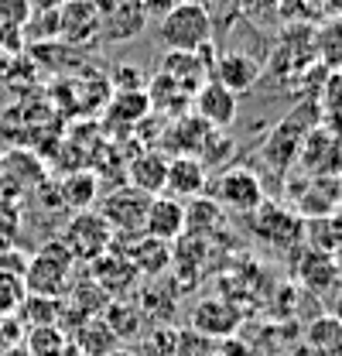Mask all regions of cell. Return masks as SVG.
Returning <instances> with one entry per match:
<instances>
[{
	"label": "cell",
	"mask_w": 342,
	"mask_h": 356,
	"mask_svg": "<svg viewBox=\"0 0 342 356\" xmlns=\"http://www.w3.org/2000/svg\"><path fill=\"white\" fill-rule=\"evenodd\" d=\"M21 346L28 356H62L69 350V336L62 332V325H35L28 329V339H21Z\"/></svg>",
	"instance_id": "obj_22"
},
{
	"label": "cell",
	"mask_w": 342,
	"mask_h": 356,
	"mask_svg": "<svg viewBox=\"0 0 342 356\" xmlns=\"http://www.w3.org/2000/svg\"><path fill=\"white\" fill-rule=\"evenodd\" d=\"M315 55L329 72H342V17L322 21L315 31Z\"/></svg>",
	"instance_id": "obj_20"
},
{
	"label": "cell",
	"mask_w": 342,
	"mask_h": 356,
	"mask_svg": "<svg viewBox=\"0 0 342 356\" xmlns=\"http://www.w3.org/2000/svg\"><path fill=\"white\" fill-rule=\"evenodd\" d=\"M21 339H24V336L17 332V322H14V318H0V356L7 353L10 346H17Z\"/></svg>",
	"instance_id": "obj_26"
},
{
	"label": "cell",
	"mask_w": 342,
	"mask_h": 356,
	"mask_svg": "<svg viewBox=\"0 0 342 356\" xmlns=\"http://www.w3.org/2000/svg\"><path fill=\"white\" fill-rule=\"evenodd\" d=\"M336 192H339L336 199H339V202H342V172H339V181H336Z\"/></svg>",
	"instance_id": "obj_33"
},
{
	"label": "cell",
	"mask_w": 342,
	"mask_h": 356,
	"mask_svg": "<svg viewBox=\"0 0 342 356\" xmlns=\"http://www.w3.org/2000/svg\"><path fill=\"white\" fill-rule=\"evenodd\" d=\"M58 240L65 243V250L76 257V264H92L96 257H103L110 247H113V233L106 220L99 213H72V220L62 226Z\"/></svg>",
	"instance_id": "obj_4"
},
{
	"label": "cell",
	"mask_w": 342,
	"mask_h": 356,
	"mask_svg": "<svg viewBox=\"0 0 342 356\" xmlns=\"http://www.w3.org/2000/svg\"><path fill=\"white\" fill-rule=\"evenodd\" d=\"M209 199L219 202L222 209H229V213H243V216H254L256 209L267 202V199H263V181H260V175L250 172V168H243V165L226 168L222 175L215 178Z\"/></svg>",
	"instance_id": "obj_6"
},
{
	"label": "cell",
	"mask_w": 342,
	"mask_h": 356,
	"mask_svg": "<svg viewBox=\"0 0 342 356\" xmlns=\"http://www.w3.org/2000/svg\"><path fill=\"white\" fill-rule=\"evenodd\" d=\"M3 356H28V350H24V346L17 343V346H10V350H7V353H3Z\"/></svg>",
	"instance_id": "obj_30"
},
{
	"label": "cell",
	"mask_w": 342,
	"mask_h": 356,
	"mask_svg": "<svg viewBox=\"0 0 342 356\" xmlns=\"http://www.w3.org/2000/svg\"><path fill=\"white\" fill-rule=\"evenodd\" d=\"M151 199L147 192L133 188V185H120L113 192H106V199L99 202V216L106 220L110 233L130 240V236H144V222H147V209H151Z\"/></svg>",
	"instance_id": "obj_3"
},
{
	"label": "cell",
	"mask_w": 342,
	"mask_h": 356,
	"mask_svg": "<svg viewBox=\"0 0 342 356\" xmlns=\"http://www.w3.org/2000/svg\"><path fill=\"white\" fill-rule=\"evenodd\" d=\"M69 343L86 356H110L113 350H120V336L113 332V325H110L103 315L86 318L83 325H79V332H76Z\"/></svg>",
	"instance_id": "obj_17"
},
{
	"label": "cell",
	"mask_w": 342,
	"mask_h": 356,
	"mask_svg": "<svg viewBox=\"0 0 342 356\" xmlns=\"http://www.w3.org/2000/svg\"><path fill=\"white\" fill-rule=\"evenodd\" d=\"M58 35L69 44L99 42L96 3H92V0H65V3L58 7Z\"/></svg>",
	"instance_id": "obj_13"
},
{
	"label": "cell",
	"mask_w": 342,
	"mask_h": 356,
	"mask_svg": "<svg viewBox=\"0 0 342 356\" xmlns=\"http://www.w3.org/2000/svg\"><path fill=\"white\" fill-rule=\"evenodd\" d=\"M76 257L65 250L62 240L44 243L24 261V288L28 295H44V298H65L72 281H76Z\"/></svg>",
	"instance_id": "obj_1"
},
{
	"label": "cell",
	"mask_w": 342,
	"mask_h": 356,
	"mask_svg": "<svg viewBox=\"0 0 342 356\" xmlns=\"http://www.w3.org/2000/svg\"><path fill=\"white\" fill-rule=\"evenodd\" d=\"M178 3H185V0H144V7H147V14H151V17L168 14L171 7H178Z\"/></svg>",
	"instance_id": "obj_28"
},
{
	"label": "cell",
	"mask_w": 342,
	"mask_h": 356,
	"mask_svg": "<svg viewBox=\"0 0 342 356\" xmlns=\"http://www.w3.org/2000/svg\"><path fill=\"white\" fill-rule=\"evenodd\" d=\"M254 236L263 240V243H270L274 250H288V247H295L304 236L301 213H291V209L274 206V202H263L254 213Z\"/></svg>",
	"instance_id": "obj_7"
},
{
	"label": "cell",
	"mask_w": 342,
	"mask_h": 356,
	"mask_svg": "<svg viewBox=\"0 0 342 356\" xmlns=\"http://www.w3.org/2000/svg\"><path fill=\"white\" fill-rule=\"evenodd\" d=\"M215 356H222V353H215Z\"/></svg>",
	"instance_id": "obj_34"
},
{
	"label": "cell",
	"mask_w": 342,
	"mask_h": 356,
	"mask_svg": "<svg viewBox=\"0 0 342 356\" xmlns=\"http://www.w3.org/2000/svg\"><path fill=\"white\" fill-rule=\"evenodd\" d=\"M304 339L318 356H342V322L336 315H322L308 325Z\"/></svg>",
	"instance_id": "obj_21"
},
{
	"label": "cell",
	"mask_w": 342,
	"mask_h": 356,
	"mask_svg": "<svg viewBox=\"0 0 342 356\" xmlns=\"http://www.w3.org/2000/svg\"><path fill=\"white\" fill-rule=\"evenodd\" d=\"M298 161L315 175H339L342 172V131H315L301 140Z\"/></svg>",
	"instance_id": "obj_11"
},
{
	"label": "cell",
	"mask_w": 342,
	"mask_h": 356,
	"mask_svg": "<svg viewBox=\"0 0 342 356\" xmlns=\"http://www.w3.org/2000/svg\"><path fill=\"white\" fill-rule=\"evenodd\" d=\"M195 117L199 120H206L213 131H226V127H233L236 124V117H240V96L233 92V89H226L222 83H202L199 92H195Z\"/></svg>",
	"instance_id": "obj_8"
},
{
	"label": "cell",
	"mask_w": 342,
	"mask_h": 356,
	"mask_svg": "<svg viewBox=\"0 0 342 356\" xmlns=\"http://www.w3.org/2000/svg\"><path fill=\"white\" fill-rule=\"evenodd\" d=\"M127 261L137 274H161L171 264V247L154 236H133V250H127Z\"/></svg>",
	"instance_id": "obj_19"
},
{
	"label": "cell",
	"mask_w": 342,
	"mask_h": 356,
	"mask_svg": "<svg viewBox=\"0 0 342 356\" xmlns=\"http://www.w3.org/2000/svg\"><path fill=\"white\" fill-rule=\"evenodd\" d=\"M42 181H44V168L38 165V158L21 154V151L0 154V199L28 195V192L38 188Z\"/></svg>",
	"instance_id": "obj_9"
},
{
	"label": "cell",
	"mask_w": 342,
	"mask_h": 356,
	"mask_svg": "<svg viewBox=\"0 0 342 356\" xmlns=\"http://www.w3.org/2000/svg\"><path fill=\"white\" fill-rule=\"evenodd\" d=\"M62 356H86V353H79V350H76V346L69 343V350H65V353H62Z\"/></svg>",
	"instance_id": "obj_32"
},
{
	"label": "cell",
	"mask_w": 342,
	"mask_h": 356,
	"mask_svg": "<svg viewBox=\"0 0 342 356\" xmlns=\"http://www.w3.org/2000/svg\"><path fill=\"white\" fill-rule=\"evenodd\" d=\"M260 72H263V65L256 58H250L247 51H222V55H215L209 79L222 83L226 89H233L240 96V92H247L260 79Z\"/></svg>",
	"instance_id": "obj_14"
},
{
	"label": "cell",
	"mask_w": 342,
	"mask_h": 356,
	"mask_svg": "<svg viewBox=\"0 0 342 356\" xmlns=\"http://www.w3.org/2000/svg\"><path fill=\"white\" fill-rule=\"evenodd\" d=\"M219 353V343L202 336L199 329H178L174 336V356H215Z\"/></svg>",
	"instance_id": "obj_25"
},
{
	"label": "cell",
	"mask_w": 342,
	"mask_h": 356,
	"mask_svg": "<svg viewBox=\"0 0 342 356\" xmlns=\"http://www.w3.org/2000/svg\"><path fill=\"white\" fill-rule=\"evenodd\" d=\"M110 356H140V353H130V350H124V346H120V350H113Z\"/></svg>",
	"instance_id": "obj_31"
},
{
	"label": "cell",
	"mask_w": 342,
	"mask_h": 356,
	"mask_svg": "<svg viewBox=\"0 0 342 356\" xmlns=\"http://www.w3.org/2000/svg\"><path fill=\"white\" fill-rule=\"evenodd\" d=\"M213 35L215 21L199 0H185L171 7L168 14H161V24H158V42L168 51H202L213 44Z\"/></svg>",
	"instance_id": "obj_2"
},
{
	"label": "cell",
	"mask_w": 342,
	"mask_h": 356,
	"mask_svg": "<svg viewBox=\"0 0 342 356\" xmlns=\"http://www.w3.org/2000/svg\"><path fill=\"white\" fill-rule=\"evenodd\" d=\"M165 172H168V158L161 151H140L127 168V185L147 192V195H161L165 192Z\"/></svg>",
	"instance_id": "obj_16"
},
{
	"label": "cell",
	"mask_w": 342,
	"mask_h": 356,
	"mask_svg": "<svg viewBox=\"0 0 342 356\" xmlns=\"http://www.w3.org/2000/svg\"><path fill=\"white\" fill-rule=\"evenodd\" d=\"M144 233L154 236V240H165V243L185 236V202L181 199H171V195H154L151 199V209H147Z\"/></svg>",
	"instance_id": "obj_15"
},
{
	"label": "cell",
	"mask_w": 342,
	"mask_h": 356,
	"mask_svg": "<svg viewBox=\"0 0 342 356\" xmlns=\"http://www.w3.org/2000/svg\"><path fill=\"white\" fill-rule=\"evenodd\" d=\"M96 3V24H99V42L124 44L144 35L151 14L144 0H92Z\"/></svg>",
	"instance_id": "obj_5"
},
{
	"label": "cell",
	"mask_w": 342,
	"mask_h": 356,
	"mask_svg": "<svg viewBox=\"0 0 342 356\" xmlns=\"http://www.w3.org/2000/svg\"><path fill=\"white\" fill-rule=\"evenodd\" d=\"M58 315H62V298H44V295H28L21 312H17V318L28 329H35V325H58Z\"/></svg>",
	"instance_id": "obj_23"
},
{
	"label": "cell",
	"mask_w": 342,
	"mask_h": 356,
	"mask_svg": "<svg viewBox=\"0 0 342 356\" xmlns=\"http://www.w3.org/2000/svg\"><path fill=\"white\" fill-rule=\"evenodd\" d=\"M96 192H99V178H96V172H89V168H79V172L65 175L62 185H58V199H62V206H69L72 213L89 209V206L96 202Z\"/></svg>",
	"instance_id": "obj_18"
},
{
	"label": "cell",
	"mask_w": 342,
	"mask_h": 356,
	"mask_svg": "<svg viewBox=\"0 0 342 356\" xmlns=\"http://www.w3.org/2000/svg\"><path fill=\"white\" fill-rule=\"evenodd\" d=\"M315 3V14H322V17H342V0H311Z\"/></svg>",
	"instance_id": "obj_27"
},
{
	"label": "cell",
	"mask_w": 342,
	"mask_h": 356,
	"mask_svg": "<svg viewBox=\"0 0 342 356\" xmlns=\"http://www.w3.org/2000/svg\"><path fill=\"white\" fill-rule=\"evenodd\" d=\"M240 322H243L240 309L233 302H226V298H202L192 309V329H199L202 336H209L215 343L219 339H229L240 329Z\"/></svg>",
	"instance_id": "obj_12"
},
{
	"label": "cell",
	"mask_w": 342,
	"mask_h": 356,
	"mask_svg": "<svg viewBox=\"0 0 342 356\" xmlns=\"http://www.w3.org/2000/svg\"><path fill=\"white\" fill-rule=\"evenodd\" d=\"M28 298V288H24V277L17 270H3L0 267V318H14L21 305Z\"/></svg>",
	"instance_id": "obj_24"
},
{
	"label": "cell",
	"mask_w": 342,
	"mask_h": 356,
	"mask_svg": "<svg viewBox=\"0 0 342 356\" xmlns=\"http://www.w3.org/2000/svg\"><path fill=\"white\" fill-rule=\"evenodd\" d=\"M206 165L202 158L195 154H174L168 158V172H165V195L171 199H181V202H192L199 195H206Z\"/></svg>",
	"instance_id": "obj_10"
},
{
	"label": "cell",
	"mask_w": 342,
	"mask_h": 356,
	"mask_svg": "<svg viewBox=\"0 0 342 356\" xmlns=\"http://www.w3.org/2000/svg\"><path fill=\"white\" fill-rule=\"evenodd\" d=\"M332 315H336V318L342 322V291L336 295V298H332Z\"/></svg>",
	"instance_id": "obj_29"
}]
</instances>
